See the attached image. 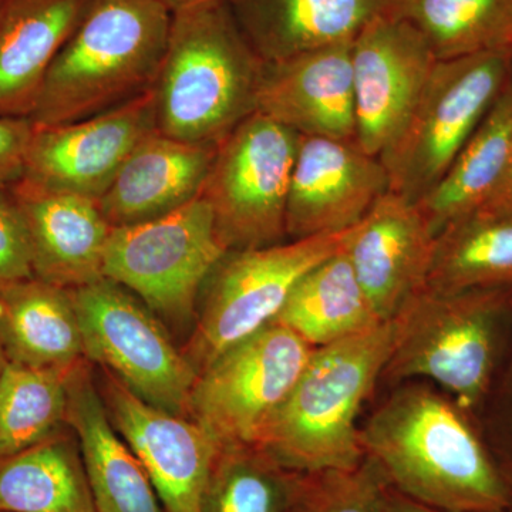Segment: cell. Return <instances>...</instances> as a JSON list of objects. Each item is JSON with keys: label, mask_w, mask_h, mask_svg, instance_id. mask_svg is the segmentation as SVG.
Instances as JSON below:
<instances>
[{"label": "cell", "mask_w": 512, "mask_h": 512, "mask_svg": "<svg viewBox=\"0 0 512 512\" xmlns=\"http://www.w3.org/2000/svg\"><path fill=\"white\" fill-rule=\"evenodd\" d=\"M353 228L222 256L202 286L194 329L181 346L195 372L274 323L303 276L342 251Z\"/></svg>", "instance_id": "cell-6"}, {"label": "cell", "mask_w": 512, "mask_h": 512, "mask_svg": "<svg viewBox=\"0 0 512 512\" xmlns=\"http://www.w3.org/2000/svg\"><path fill=\"white\" fill-rule=\"evenodd\" d=\"M365 458L396 493L446 512H505L507 467L474 414L450 397L407 387L360 429Z\"/></svg>", "instance_id": "cell-1"}, {"label": "cell", "mask_w": 512, "mask_h": 512, "mask_svg": "<svg viewBox=\"0 0 512 512\" xmlns=\"http://www.w3.org/2000/svg\"><path fill=\"white\" fill-rule=\"evenodd\" d=\"M386 12L413 26L439 62L512 55V0H389Z\"/></svg>", "instance_id": "cell-27"}, {"label": "cell", "mask_w": 512, "mask_h": 512, "mask_svg": "<svg viewBox=\"0 0 512 512\" xmlns=\"http://www.w3.org/2000/svg\"><path fill=\"white\" fill-rule=\"evenodd\" d=\"M173 16L161 0H89L47 73L33 126L74 123L150 92Z\"/></svg>", "instance_id": "cell-3"}, {"label": "cell", "mask_w": 512, "mask_h": 512, "mask_svg": "<svg viewBox=\"0 0 512 512\" xmlns=\"http://www.w3.org/2000/svg\"><path fill=\"white\" fill-rule=\"evenodd\" d=\"M89 0H5L0 10V117H29Z\"/></svg>", "instance_id": "cell-21"}, {"label": "cell", "mask_w": 512, "mask_h": 512, "mask_svg": "<svg viewBox=\"0 0 512 512\" xmlns=\"http://www.w3.org/2000/svg\"><path fill=\"white\" fill-rule=\"evenodd\" d=\"M511 470H512V468H511Z\"/></svg>", "instance_id": "cell-40"}, {"label": "cell", "mask_w": 512, "mask_h": 512, "mask_svg": "<svg viewBox=\"0 0 512 512\" xmlns=\"http://www.w3.org/2000/svg\"><path fill=\"white\" fill-rule=\"evenodd\" d=\"M0 348L6 362L69 372L86 360L69 289L33 278L0 286Z\"/></svg>", "instance_id": "cell-23"}, {"label": "cell", "mask_w": 512, "mask_h": 512, "mask_svg": "<svg viewBox=\"0 0 512 512\" xmlns=\"http://www.w3.org/2000/svg\"><path fill=\"white\" fill-rule=\"evenodd\" d=\"M387 191L382 161L356 141L301 136L286 208L288 239L348 231Z\"/></svg>", "instance_id": "cell-15"}, {"label": "cell", "mask_w": 512, "mask_h": 512, "mask_svg": "<svg viewBox=\"0 0 512 512\" xmlns=\"http://www.w3.org/2000/svg\"><path fill=\"white\" fill-rule=\"evenodd\" d=\"M0 512H96L70 427L0 460Z\"/></svg>", "instance_id": "cell-26"}, {"label": "cell", "mask_w": 512, "mask_h": 512, "mask_svg": "<svg viewBox=\"0 0 512 512\" xmlns=\"http://www.w3.org/2000/svg\"><path fill=\"white\" fill-rule=\"evenodd\" d=\"M439 60L413 26L377 16L352 42L356 143L379 157L412 113Z\"/></svg>", "instance_id": "cell-14"}, {"label": "cell", "mask_w": 512, "mask_h": 512, "mask_svg": "<svg viewBox=\"0 0 512 512\" xmlns=\"http://www.w3.org/2000/svg\"><path fill=\"white\" fill-rule=\"evenodd\" d=\"M508 473V480H510V488H511V498H510V505H508L507 510L505 512H512V470L511 468H507Z\"/></svg>", "instance_id": "cell-37"}, {"label": "cell", "mask_w": 512, "mask_h": 512, "mask_svg": "<svg viewBox=\"0 0 512 512\" xmlns=\"http://www.w3.org/2000/svg\"><path fill=\"white\" fill-rule=\"evenodd\" d=\"M512 156V76L447 173L417 202L434 234L474 214L488 200Z\"/></svg>", "instance_id": "cell-24"}, {"label": "cell", "mask_w": 512, "mask_h": 512, "mask_svg": "<svg viewBox=\"0 0 512 512\" xmlns=\"http://www.w3.org/2000/svg\"><path fill=\"white\" fill-rule=\"evenodd\" d=\"M512 76L510 53L437 62L412 113L379 158L390 191L419 202L447 173Z\"/></svg>", "instance_id": "cell-7"}, {"label": "cell", "mask_w": 512, "mask_h": 512, "mask_svg": "<svg viewBox=\"0 0 512 512\" xmlns=\"http://www.w3.org/2000/svg\"><path fill=\"white\" fill-rule=\"evenodd\" d=\"M33 276L25 221L9 190L0 191V286Z\"/></svg>", "instance_id": "cell-32"}, {"label": "cell", "mask_w": 512, "mask_h": 512, "mask_svg": "<svg viewBox=\"0 0 512 512\" xmlns=\"http://www.w3.org/2000/svg\"><path fill=\"white\" fill-rule=\"evenodd\" d=\"M437 235L416 202L387 191L353 228L346 254L382 320L427 285Z\"/></svg>", "instance_id": "cell-16"}, {"label": "cell", "mask_w": 512, "mask_h": 512, "mask_svg": "<svg viewBox=\"0 0 512 512\" xmlns=\"http://www.w3.org/2000/svg\"><path fill=\"white\" fill-rule=\"evenodd\" d=\"M315 348L271 323L218 356L195 380L190 419L221 447L256 446Z\"/></svg>", "instance_id": "cell-11"}, {"label": "cell", "mask_w": 512, "mask_h": 512, "mask_svg": "<svg viewBox=\"0 0 512 512\" xmlns=\"http://www.w3.org/2000/svg\"><path fill=\"white\" fill-rule=\"evenodd\" d=\"M173 13L181 10L195 8V6L204 5V3L214 2V0H161Z\"/></svg>", "instance_id": "cell-36"}, {"label": "cell", "mask_w": 512, "mask_h": 512, "mask_svg": "<svg viewBox=\"0 0 512 512\" xmlns=\"http://www.w3.org/2000/svg\"><path fill=\"white\" fill-rule=\"evenodd\" d=\"M474 214L512 220V156L497 188Z\"/></svg>", "instance_id": "cell-34"}, {"label": "cell", "mask_w": 512, "mask_h": 512, "mask_svg": "<svg viewBox=\"0 0 512 512\" xmlns=\"http://www.w3.org/2000/svg\"><path fill=\"white\" fill-rule=\"evenodd\" d=\"M427 286L466 291L512 286V220L471 214L437 235Z\"/></svg>", "instance_id": "cell-28"}, {"label": "cell", "mask_w": 512, "mask_h": 512, "mask_svg": "<svg viewBox=\"0 0 512 512\" xmlns=\"http://www.w3.org/2000/svg\"><path fill=\"white\" fill-rule=\"evenodd\" d=\"M72 370L6 362L0 376V460L67 429V379Z\"/></svg>", "instance_id": "cell-29"}, {"label": "cell", "mask_w": 512, "mask_h": 512, "mask_svg": "<svg viewBox=\"0 0 512 512\" xmlns=\"http://www.w3.org/2000/svg\"><path fill=\"white\" fill-rule=\"evenodd\" d=\"M238 25L264 62L352 43L386 13L389 0H228Z\"/></svg>", "instance_id": "cell-22"}, {"label": "cell", "mask_w": 512, "mask_h": 512, "mask_svg": "<svg viewBox=\"0 0 512 512\" xmlns=\"http://www.w3.org/2000/svg\"><path fill=\"white\" fill-rule=\"evenodd\" d=\"M256 113L299 136L356 141L352 43L265 62Z\"/></svg>", "instance_id": "cell-17"}, {"label": "cell", "mask_w": 512, "mask_h": 512, "mask_svg": "<svg viewBox=\"0 0 512 512\" xmlns=\"http://www.w3.org/2000/svg\"><path fill=\"white\" fill-rule=\"evenodd\" d=\"M217 146L154 131L144 138L97 200L111 227L143 224L200 198Z\"/></svg>", "instance_id": "cell-19"}, {"label": "cell", "mask_w": 512, "mask_h": 512, "mask_svg": "<svg viewBox=\"0 0 512 512\" xmlns=\"http://www.w3.org/2000/svg\"><path fill=\"white\" fill-rule=\"evenodd\" d=\"M301 474L258 446L221 447L204 512H291Z\"/></svg>", "instance_id": "cell-30"}, {"label": "cell", "mask_w": 512, "mask_h": 512, "mask_svg": "<svg viewBox=\"0 0 512 512\" xmlns=\"http://www.w3.org/2000/svg\"><path fill=\"white\" fill-rule=\"evenodd\" d=\"M3 3H5V0H0V10L3 8Z\"/></svg>", "instance_id": "cell-39"}, {"label": "cell", "mask_w": 512, "mask_h": 512, "mask_svg": "<svg viewBox=\"0 0 512 512\" xmlns=\"http://www.w3.org/2000/svg\"><path fill=\"white\" fill-rule=\"evenodd\" d=\"M93 367L111 423L143 464L164 511L204 512L220 444L197 421L151 406Z\"/></svg>", "instance_id": "cell-12"}, {"label": "cell", "mask_w": 512, "mask_h": 512, "mask_svg": "<svg viewBox=\"0 0 512 512\" xmlns=\"http://www.w3.org/2000/svg\"><path fill=\"white\" fill-rule=\"evenodd\" d=\"M6 357L3 355V350L0 348V376H2L3 369H5Z\"/></svg>", "instance_id": "cell-38"}, {"label": "cell", "mask_w": 512, "mask_h": 512, "mask_svg": "<svg viewBox=\"0 0 512 512\" xmlns=\"http://www.w3.org/2000/svg\"><path fill=\"white\" fill-rule=\"evenodd\" d=\"M33 128L28 117H0V191L22 180Z\"/></svg>", "instance_id": "cell-33"}, {"label": "cell", "mask_w": 512, "mask_h": 512, "mask_svg": "<svg viewBox=\"0 0 512 512\" xmlns=\"http://www.w3.org/2000/svg\"><path fill=\"white\" fill-rule=\"evenodd\" d=\"M383 376L427 377L476 414L493 392L512 330V286L436 291L424 286L393 318Z\"/></svg>", "instance_id": "cell-5"}, {"label": "cell", "mask_w": 512, "mask_h": 512, "mask_svg": "<svg viewBox=\"0 0 512 512\" xmlns=\"http://www.w3.org/2000/svg\"><path fill=\"white\" fill-rule=\"evenodd\" d=\"M69 291L87 362L107 370L151 406L190 419L198 373L146 303L107 278Z\"/></svg>", "instance_id": "cell-9"}, {"label": "cell", "mask_w": 512, "mask_h": 512, "mask_svg": "<svg viewBox=\"0 0 512 512\" xmlns=\"http://www.w3.org/2000/svg\"><path fill=\"white\" fill-rule=\"evenodd\" d=\"M382 322L386 320L377 316L357 281L345 248L303 276L275 320L315 349Z\"/></svg>", "instance_id": "cell-25"}, {"label": "cell", "mask_w": 512, "mask_h": 512, "mask_svg": "<svg viewBox=\"0 0 512 512\" xmlns=\"http://www.w3.org/2000/svg\"><path fill=\"white\" fill-rule=\"evenodd\" d=\"M154 131L153 90L74 123L35 126L23 180L97 201L134 148Z\"/></svg>", "instance_id": "cell-13"}, {"label": "cell", "mask_w": 512, "mask_h": 512, "mask_svg": "<svg viewBox=\"0 0 512 512\" xmlns=\"http://www.w3.org/2000/svg\"><path fill=\"white\" fill-rule=\"evenodd\" d=\"M384 487L367 460L353 470L301 474L291 512H386Z\"/></svg>", "instance_id": "cell-31"}, {"label": "cell", "mask_w": 512, "mask_h": 512, "mask_svg": "<svg viewBox=\"0 0 512 512\" xmlns=\"http://www.w3.org/2000/svg\"><path fill=\"white\" fill-rule=\"evenodd\" d=\"M227 252L200 197L158 220L113 228L104 278L138 296L183 346L202 286Z\"/></svg>", "instance_id": "cell-8"}, {"label": "cell", "mask_w": 512, "mask_h": 512, "mask_svg": "<svg viewBox=\"0 0 512 512\" xmlns=\"http://www.w3.org/2000/svg\"><path fill=\"white\" fill-rule=\"evenodd\" d=\"M67 426L79 443L96 512H165L143 464L114 429L87 360L67 379Z\"/></svg>", "instance_id": "cell-20"}, {"label": "cell", "mask_w": 512, "mask_h": 512, "mask_svg": "<svg viewBox=\"0 0 512 512\" xmlns=\"http://www.w3.org/2000/svg\"><path fill=\"white\" fill-rule=\"evenodd\" d=\"M28 229L33 275L64 289L104 278L113 227L99 202L19 180L9 188Z\"/></svg>", "instance_id": "cell-18"}, {"label": "cell", "mask_w": 512, "mask_h": 512, "mask_svg": "<svg viewBox=\"0 0 512 512\" xmlns=\"http://www.w3.org/2000/svg\"><path fill=\"white\" fill-rule=\"evenodd\" d=\"M384 508H386V512H446L416 503V501L396 493L387 485L384 487Z\"/></svg>", "instance_id": "cell-35"}, {"label": "cell", "mask_w": 512, "mask_h": 512, "mask_svg": "<svg viewBox=\"0 0 512 512\" xmlns=\"http://www.w3.org/2000/svg\"><path fill=\"white\" fill-rule=\"evenodd\" d=\"M393 319L315 349L259 448L296 473L348 471L365 461L357 416L389 362Z\"/></svg>", "instance_id": "cell-4"}, {"label": "cell", "mask_w": 512, "mask_h": 512, "mask_svg": "<svg viewBox=\"0 0 512 512\" xmlns=\"http://www.w3.org/2000/svg\"><path fill=\"white\" fill-rule=\"evenodd\" d=\"M301 136L261 113L217 144L200 197L227 251L288 241L286 208Z\"/></svg>", "instance_id": "cell-10"}, {"label": "cell", "mask_w": 512, "mask_h": 512, "mask_svg": "<svg viewBox=\"0 0 512 512\" xmlns=\"http://www.w3.org/2000/svg\"><path fill=\"white\" fill-rule=\"evenodd\" d=\"M264 67L228 0L174 13L151 89L157 130L185 143L217 146L256 113Z\"/></svg>", "instance_id": "cell-2"}]
</instances>
